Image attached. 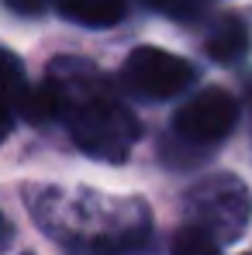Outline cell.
Listing matches in <instances>:
<instances>
[{"mask_svg": "<svg viewBox=\"0 0 252 255\" xmlns=\"http://www.w3.org/2000/svg\"><path fill=\"white\" fill-rule=\"evenodd\" d=\"M24 90H28V83H24V69H21L17 55L0 45V100L14 104V111H17Z\"/></svg>", "mask_w": 252, "mask_h": 255, "instance_id": "52a82bcc", "label": "cell"}, {"mask_svg": "<svg viewBox=\"0 0 252 255\" xmlns=\"http://www.w3.org/2000/svg\"><path fill=\"white\" fill-rule=\"evenodd\" d=\"M173 255H218V242L211 238L208 231L187 224V228H180L176 238H173Z\"/></svg>", "mask_w": 252, "mask_h": 255, "instance_id": "ba28073f", "label": "cell"}, {"mask_svg": "<svg viewBox=\"0 0 252 255\" xmlns=\"http://www.w3.org/2000/svg\"><path fill=\"white\" fill-rule=\"evenodd\" d=\"M235 121H239V104H235V97L225 93V90H218V86H211V90H201L194 100H187V104L176 111L173 131H176L180 138H187V141L204 145V141L225 138V134L235 128Z\"/></svg>", "mask_w": 252, "mask_h": 255, "instance_id": "277c9868", "label": "cell"}, {"mask_svg": "<svg viewBox=\"0 0 252 255\" xmlns=\"http://www.w3.org/2000/svg\"><path fill=\"white\" fill-rule=\"evenodd\" d=\"M125 83L152 100H169L194 83V66L156 45H138L125 62Z\"/></svg>", "mask_w": 252, "mask_h": 255, "instance_id": "3957f363", "label": "cell"}, {"mask_svg": "<svg viewBox=\"0 0 252 255\" xmlns=\"http://www.w3.org/2000/svg\"><path fill=\"white\" fill-rule=\"evenodd\" d=\"M10 128H14V104L0 100V141L10 134Z\"/></svg>", "mask_w": 252, "mask_h": 255, "instance_id": "30bf717a", "label": "cell"}, {"mask_svg": "<svg viewBox=\"0 0 252 255\" xmlns=\"http://www.w3.org/2000/svg\"><path fill=\"white\" fill-rule=\"evenodd\" d=\"M187 214L190 224L208 231L214 242H235L246 235V224L252 217V197L239 176L221 172L190 190Z\"/></svg>", "mask_w": 252, "mask_h": 255, "instance_id": "7a4b0ae2", "label": "cell"}, {"mask_svg": "<svg viewBox=\"0 0 252 255\" xmlns=\"http://www.w3.org/2000/svg\"><path fill=\"white\" fill-rule=\"evenodd\" d=\"M7 235V221H3V214H0V238Z\"/></svg>", "mask_w": 252, "mask_h": 255, "instance_id": "7c38bea8", "label": "cell"}, {"mask_svg": "<svg viewBox=\"0 0 252 255\" xmlns=\"http://www.w3.org/2000/svg\"><path fill=\"white\" fill-rule=\"evenodd\" d=\"M55 10L83 28H111L125 17V0H52Z\"/></svg>", "mask_w": 252, "mask_h": 255, "instance_id": "8992f818", "label": "cell"}, {"mask_svg": "<svg viewBox=\"0 0 252 255\" xmlns=\"http://www.w3.org/2000/svg\"><path fill=\"white\" fill-rule=\"evenodd\" d=\"M14 10H21V14H38L45 10V3H52V0H7Z\"/></svg>", "mask_w": 252, "mask_h": 255, "instance_id": "8fae6325", "label": "cell"}, {"mask_svg": "<svg viewBox=\"0 0 252 255\" xmlns=\"http://www.w3.org/2000/svg\"><path fill=\"white\" fill-rule=\"evenodd\" d=\"M145 3H152L163 14H176V17H183V14H190L197 7V0H145Z\"/></svg>", "mask_w": 252, "mask_h": 255, "instance_id": "9c48e42d", "label": "cell"}, {"mask_svg": "<svg viewBox=\"0 0 252 255\" xmlns=\"http://www.w3.org/2000/svg\"><path fill=\"white\" fill-rule=\"evenodd\" d=\"M249 107H252V90H249Z\"/></svg>", "mask_w": 252, "mask_h": 255, "instance_id": "4fadbf2b", "label": "cell"}, {"mask_svg": "<svg viewBox=\"0 0 252 255\" xmlns=\"http://www.w3.org/2000/svg\"><path fill=\"white\" fill-rule=\"evenodd\" d=\"M204 48H208V55L214 62H239L249 52V28H246V21H239L235 14L218 17L211 24Z\"/></svg>", "mask_w": 252, "mask_h": 255, "instance_id": "5b68a950", "label": "cell"}, {"mask_svg": "<svg viewBox=\"0 0 252 255\" xmlns=\"http://www.w3.org/2000/svg\"><path fill=\"white\" fill-rule=\"evenodd\" d=\"M48 80L59 90L62 118L76 148L100 162H125L138 141V118L104 86L100 73L80 59H59L48 69Z\"/></svg>", "mask_w": 252, "mask_h": 255, "instance_id": "6da1fadb", "label": "cell"}]
</instances>
